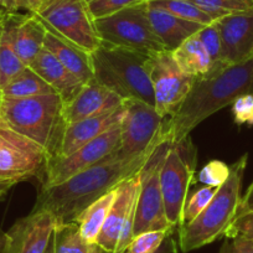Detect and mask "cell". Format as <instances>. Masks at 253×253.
Here are the masks:
<instances>
[{
    "mask_svg": "<svg viewBox=\"0 0 253 253\" xmlns=\"http://www.w3.org/2000/svg\"><path fill=\"white\" fill-rule=\"evenodd\" d=\"M45 1L46 0H9L8 11L9 14H13L25 10L28 14H34Z\"/></svg>",
    "mask_w": 253,
    "mask_h": 253,
    "instance_id": "obj_37",
    "label": "cell"
},
{
    "mask_svg": "<svg viewBox=\"0 0 253 253\" xmlns=\"http://www.w3.org/2000/svg\"><path fill=\"white\" fill-rule=\"evenodd\" d=\"M247 154L230 167L227 180L216 190L212 200L193 221L177 228V246L184 253L215 242L225 233L240 210L242 180L247 167Z\"/></svg>",
    "mask_w": 253,
    "mask_h": 253,
    "instance_id": "obj_3",
    "label": "cell"
},
{
    "mask_svg": "<svg viewBox=\"0 0 253 253\" xmlns=\"http://www.w3.org/2000/svg\"><path fill=\"white\" fill-rule=\"evenodd\" d=\"M225 237L230 240L238 238L253 242V210L236 216L226 231Z\"/></svg>",
    "mask_w": 253,
    "mask_h": 253,
    "instance_id": "obj_35",
    "label": "cell"
},
{
    "mask_svg": "<svg viewBox=\"0 0 253 253\" xmlns=\"http://www.w3.org/2000/svg\"><path fill=\"white\" fill-rule=\"evenodd\" d=\"M43 47L50 51L70 72L81 80L84 84L93 81V66L91 53L82 50L74 42L62 38L51 29L46 28Z\"/></svg>",
    "mask_w": 253,
    "mask_h": 253,
    "instance_id": "obj_21",
    "label": "cell"
},
{
    "mask_svg": "<svg viewBox=\"0 0 253 253\" xmlns=\"http://www.w3.org/2000/svg\"><path fill=\"white\" fill-rule=\"evenodd\" d=\"M123 113L124 106L122 104L106 113L84 119L66 126L61 138L58 152L55 157H67L71 153L76 152L82 145L96 139L97 137L119 124Z\"/></svg>",
    "mask_w": 253,
    "mask_h": 253,
    "instance_id": "obj_18",
    "label": "cell"
},
{
    "mask_svg": "<svg viewBox=\"0 0 253 253\" xmlns=\"http://www.w3.org/2000/svg\"><path fill=\"white\" fill-rule=\"evenodd\" d=\"M242 1H245V3L247 4V5L253 6V0H242Z\"/></svg>",
    "mask_w": 253,
    "mask_h": 253,
    "instance_id": "obj_48",
    "label": "cell"
},
{
    "mask_svg": "<svg viewBox=\"0 0 253 253\" xmlns=\"http://www.w3.org/2000/svg\"><path fill=\"white\" fill-rule=\"evenodd\" d=\"M25 67L24 62L14 50L10 31L4 23L3 34L0 39V89Z\"/></svg>",
    "mask_w": 253,
    "mask_h": 253,
    "instance_id": "obj_27",
    "label": "cell"
},
{
    "mask_svg": "<svg viewBox=\"0 0 253 253\" xmlns=\"http://www.w3.org/2000/svg\"><path fill=\"white\" fill-rule=\"evenodd\" d=\"M18 180H1L0 181V201L5 198V195L8 194L9 190L14 186V185L18 184Z\"/></svg>",
    "mask_w": 253,
    "mask_h": 253,
    "instance_id": "obj_41",
    "label": "cell"
},
{
    "mask_svg": "<svg viewBox=\"0 0 253 253\" xmlns=\"http://www.w3.org/2000/svg\"><path fill=\"white\" fill-rule=\"evenodd\" d=\"M48 154L40 144L20 134L0 118V172L24 181L42 172Z\"/></svg>",
    "mask_w": 253,
    "mask_h": 253,
    "instance_id": "obj_13",
    "label": "cell"
},
{
    "mask_svg": "<svg viewBox=\"0 0 253 253\" xmlns=\"http://www.w3.org/2000/svg\"><path fill=\"white\" fill-rule=\"evenodd\" d=\"M221 39V63L225 67L253 57V6L215 20Z\"/></svg>",
    "mask_w": 253,
    "mask_h": 253,
    "instance_id": "obj_15",
    "label": "cell"
},
{
    "mask_svg": "<svg viewBox=\"0 0 253 253\" xmlns=\"http://www.w3.org/2000/svg\"><path fill=\"white\" fill-rule=\"evenodd\" d=\"M0 93L1 97H8V98H29V97L52 94L56 92L33 69L26 66L0 89Z\"/></svg>",
    "mask_w": 253,
    "mask_h": 253,
    "instance_id": "obj_25",
    "label": "cell"
},
{
    "mask_svg": "<svg viewBox=\"0 0 253 253\" xmlns=\"http://www.w3.org/2000/svg\"><path fill=\"white\" fill-rule=\"evenodd\" d=\"M154 253H177V243L174 238V233L168 236L163 245Z\"/></svg>",
    "mask_w": 253,
    "mask_h": 253,
    "instance_id": "obj_40",
    "label": "cell"
},
{
    "mask_svg": "<svg viewBox=\"0 0 253 253\" xmlns=\"http://www.w3.org/2000/svg\"><path fill=\"white\" fill-rule=\"evenodd\" d=\"M230 167L220 160H211L199 172V180L206 186L220 187L230 175Z\"/></svg>",
    "mask_w": 253,
    "mask_h": 253,
    "instance_id": "obj_33",
    "label": "cell"
},
{
    "mask_svg": "<svg viewBox=\"0 0 253 253\" xmlns=\"http://www.w3.org/2000/svg\"><path fill=\"white\" fill-rule=\"evenodd\" d=\"M139 171L117 187L114 203L96 241L107 253H124L134 237L133 228L140 189Z\"/></svg>",
    "mask_w": 253,
    "mask_h": 253,
    "instance_id": "obj_11",
    "label": "cell"
},
{
    "mask_svg": "<svg viewBox=\"0 0 253 253\" xmlns=\"http://www.w3.org/2000/svg\"><path fill=\"white\" fill-rule=\"evenodd\" d=\"M6 243V232L0 230V253L4 252V248H5Z\"/></svg>",
    "mask_w": 253,
    "mask_h": 253,
    "instance_id": "obj_42",
    "label": "cell"
},
{
    "mask_svg": "<svg viewBox=\"0 0 253 253\" xmlns=\"http://www.w3.org/2000/svg\"><path fill=\"white\" fill-rule=\"evenodd\" d=\"M231 106L236 123L253 126V93L242 94Z\"/></svg>",
    "mask_w": 253,
    "mask_h": 253,
    "instance_id": "obj_36",
    "label": "cell"
},
{
    "mask_svg": "<svg viewBox=\"0 0 253 253\" xmlns=\"http://www.w3.org/2000/svg\"><path fill=\"white\" fill-rule=\"evenodd\" d=\"M149 0H89L87 1L88 9L93 19L111 15L128 6L144 3Z\"/></svg>",
    "mask_w": 253,
    "mask_h": 253,
    "instance_id": "obj_34",
    "label": "cell"
},
{
    "mask_svg": "<svg viewBox=\"0 0 253 253\" xmlns=\"http://www.w3.org/2000/svg\"><path fill=\"white\" fill-rule=\"evenodd\" d=\"M124 113L119 122V158L133 157L145 152L158 139L164 119L155 107L138 99H124Z\"/></svg>",
    "mask_w": 253,
    "mask_h": 253,
    "instance_id": "obj_14",
    "label": "cell"
},
{
    "mask_svg": "<svg viewBox=\"0 0 253 253\" xmlns=\"http://www.w3.org/2000/svg\"><path fill=\"white\" fill-rule=\"evenodd\" d=\"M187 138L179 144L170 145L160 170V187L165 216L175 230L184 223V208L187 193L195 177V153L186 147Z\"/></svg>",
    "mask_w": 253,
    "mask_h": 253,
    "instance_id": "obj_8",
    "label": "cell"
},
{
    "mask_svg": "<svg viewBox=\"0 0 253 253\" xmlns=\"http://www.w3.org/2000/svg\"><path fill=\"white\" fill-rule=\"evenodd\" d=\"M209 16L217 20L233 11L246 10L251 8L242 0H189Z\"/></svg>",
    "mask_w": 253,
    "mask_h": 253,
    "instance_id": "obj_31",
    "label": "cell"
},
{
    "mask_svg": "<svg viewBox=\"0 0 253 253\" xmlns=\"http://www.w3.org/2000/svg\"><path fill=\"white\" fill-rule=\"evenodd\" d=\"M94 80L122 99H138L155 107L148 70V53L101 42L91 53Z\"/></svg>",
    "mask_w": 253,
    "mask_h": 253,
    "instance_id": "obj_4",
    "label": "cell"
},
{
    "mask_svg": "<svg viewBox=\"0 0 253 253\" xmlns=\"http://www.w3.org/2000/svg\"><path fill=\"white\" fill-rule=\"evenodd\" d=\"M45 253H53V235H52V237H51V241H50V243H48L47 248H46Z\"/></svg>",
    "mask_w": 253,
    "mask_h": 253,
    "instance_id": "obj_44",
    "label": "cell"
},
{
    "mask_svg": "<svg viewBox=\"0 0 253 253\" xmlns=\"http://www.w3.org/2000/svg\"><path fill=\"white\" fill-rule=\"evenodd\" d=\"M8 4H9V0H0V5L3 6L6 11H8ZM9 13V11H8Z\"/></svg>",
    "mask_w": 253,
    "mask_h": 253,
    "instance_id": "obj_45",
    "label": "cell"
},
{
    "mask_svg": "<svg viewBox=\"0 0 253 253\" xmlns=\"http://www.w3.org/2000/svg\"><path fill=\"white\" fill-rule=\"evenodd\" d=\"M148 18L155 35L164 43L168 51H174L186 39L195 35L205 25L187 21L172 15L169 11L153 5L148 1Z\"/></svg>",
    "mask_w": 253,
    "mask_h": 253,
    "instance_id": "obj_22",
    "label": "cell"
},
{
    "mask_svg": "<svg viewBox=\"0 0 253 253\" xmlns=\"http://www.w3.org/2000/svg\"><path fill=\"white\" fill-rule=\"evenodd\" d=\"M121 147V128L114 126L106 133L82 145L67 157L48 158L41 177V187H51L74 175L114 157Z\"/></svg>",
    "mask_w": 253,
    "mask_h": 253,
    "instance_id": "obj_10",
    "label": "cell"
},
{
    "mask_svg": "<svg viewBox=\"0 0 253 253\" xmlns=\"http://www.w3.org/2000/svg\"><path fill=\"white\" fill-rule=\"evenodd\" d=\"M63 101L57 93L29 98H0V118L11 129L40 144L52 158L65 130Z\"/></svg>",
    "mask_w": 253,
    "mask_h": 253,
    "instance_id": "obj_5",
    "label": "cell"
},
{
    "mask_svg": "<svg viewBox=\"0 0 253 253\" xmlns=\"http://www.w3.org/2000/svg\"><path fill=\"white\" fill-rule=\"evenodd\" d=\"M11 35L15 52L25 66H30L43 48L46 29L33 14H9L4 20Z\"/></svg>",
    "mask_w": 253,
    "mask_h": 253,
    "instance_id": "obj_19",
    "label": "cell"
},
{
    "mask_svg": "<svg viewBox=\"0 0 253 253\" xmlns=\"http://www.w3.org/2000/svg\"><path fill=\"white\" fill-rule=\"evenodd\" d=\"M4 29V21H0V39H1V34H3Z\"/></svg>",
    "mask_w": 253,
    "mask_h": 253,
    "instance_id": "obj_47",
    "label": "cell"
},
{
    "mask_svg": "<svg viewBox=\"0 0 253 253\" xmlns=\"http://www.w3.org/2000/svg\"><path fill=\"white\" fill-rule=\"evenodd\" d=\"M251 210H253V182L250 185L247 193H246V195L242 198L240 210H238L237 215H241V213H245Z\"/></svg>",
    "mask_w": 253,
    "mask_h": 253,
    "instance_id": "obj_39",
    "label": "cell"
},
{
    "mask_svg": "<svg viewBox=\"0 0 253 253\" xmlns=\"http://www.w3.org/2000/svg\"><path fill=\"white\" fill-rule=\"evenodd\" d=\"M1 180H14V179H9L6 175H4V174H1V172H0V181H1ZM19 182H20V181H19Z\"/></svg>",
    "mask_w": 253,
    "mask_h": 253,
    "instance_id": "obj_46",
    "label": "cell"
},
{
    "mask_svg": "<svg viewBox=\"0 0 253 253\" xmlns=\"http://www.w3.org/2000/svg\"><path fill=\"white\" fill-rule=\"evenodd\" d=\"M198 38L200 39V41L203 42L204 47L206 48V51L210 55L211 61L213 63V70L212 74L221 71V70L226 69L221 63V39L220 34H218L217 28L215 25V21L209 25H205L204 28H201L200 30L196 33ZM210 76V75H209Z\"/></svg>",
    "mask_w": 253,
    "mask_h": 253,
    "instance_id": "obj_30",
    "label": "cell"
},
{
    "mask_svg": "<svg viewBox=\"0 0 253 253\" xmlns=\"http://www.w3.org/2000/svg\"><path fill=\"white\" fill-rule=\"evenodd\" d=\"M0 98H1V93H0Z\"/></svg>",
    "mask_w": 253,
    "mask_h": 253,
    "instance_id": "obj_49",
    "label": "cell"
},
{
    "mask_svg": "<svg viewBox=\"0 0 253 253\" xmlns=\"http://www.w3.org/2000/svg\"><path fill=\"white\" fill-rule=\"evenodd\" d=\"M33 15L87 52L92 53L101 45L86 0H46Z\"/></svg>",
    "mask_w": 253,
    "mask_h": 253,
    "instance_id": "obj_7",
    "label": "cell"
},
{
    "mask_svg": "<svg viewBox=\"0 0 253 253\" xmlns=\"http://www.w3.org/2000/svg\"><path fill=\"white\" fill-rule=\"evenodd\" d=\"M252 89L253 57L210 76L195 79L176 113L163 122V138L171 144H179L201 122L231 106L242 94L252 93Z\"/></svg>",
    "mask_w": 253,
    "mask_h": 253,
    "instance_id": "obj_2",
    "label": "cell"
},
{
    "mask_svg": "<svg viewBox=\"0 0 253 253\" xmlns=\"http://www.w3.org/2000/svg\"><path fill=\"white\" fill-rule=\"evenodd\" d=\"M163 140L164 138L160 133L158 139L140 154L126 158H119L116 154L61 184L41 187L33 210L51 212L56 225L74 222L97 199L137 174Z\"/></svg>",
    "mask_w": 253,
    "mask_h": 253,
    "instance_id": "obj_1",
    "label": "cell"
},
{
    "mask_svg": "<svg viewBox=\"0 0 253 253\" xmlns=\"http://www.w3.org/2000/svg\"><path fill=\"white\" fill-rule=\"evenodd\" d=\"M56 221L48 211H34L19 218L6 231V243L3 253H45Z\"/></svg>",
    "mask_w": 253,
    "mask_h": 253,
    "instance_id": "obj_16",
    "label": "cell"
},
{
    "mask_svg": "<svg viewBox=\"0 0 253 253\" xmlns=\"http://www.w3.org/2000/svg\"><path fill=\"white\" fill-rule=\"evenodd\" d=\"M171 53L181 71L194 79H203L212 74V61L196 34L186 39Z\"/></svg>",
    "mask_w": 253,
    "mask_h": 253,
    "instance_id": "obj_23",
    "label": "cell"
},
{
    "mask_svg": "<svg viewBox=\"0 0 253 253\" xmlns=\"http://www.w3.org/2000/svg\"><path fill=\"white\" fill-rule=\"evenodd\" d=\"M33 69L53 91L62 98L63 103L71 101L86 84L77 79L62 63L45 47L40 51L35 60L31 62Z\"/></svg>",
    "mask_w": 253,
    "mask_h": 253,
    "instance_id": "obj_20",
    "label": "cell"
},
{
    "mask_svg": "<svg viewBox=\"0 0 253 253\" xmlns=\"http://www.w3.org/2000/svg\"><path fill=\"white\" fill-rule=\"evenodd\" d=\"M86 1H89V0H86Z\"/></svg>",
    "mask_w": 253,
    "mask_h": 253,
    "instance_id": "obj_50",
    "label": "cell"
},
{
    "mask_svg": "<svg viewBox=\"0 0 253 253\" xmlns=\"http://www.w3.org/2000/svg\"><path fill=\"white\" fill-rule=\"evenodd\" d=\"M147 8L148 1H144L94 19V26L102 42L148 55L167 50L153 31Z\"/></svg>",
    "mask_w": 253,
    "mask_h": 253,
    "instance_id": "obj_6",
    "label": "cell"
},
{
    "mask_svg": "<svg viewBox=\"0 0 253 253\" xmlns=\"http://www.w3.org/2000/svg\"><path fill=\"white\" fill-rule=\"evenodd\" d=\"M220 253H253V242L238 238H227Z\"/></svg>",
    "mask_w": 253,
    "mask_h": 253,
    "instance_id": "obj_38",
    "label": "cell"
},
{
    "mask_svg": "<svg viewBox=\"0 0 253 253\" xmlns=\"http://www.w3.org/2000/svg\"><path fill=\"white\" fill-rule=\"evenodd\" d=\"M217 189L218 187L213 186H203L196 190L195 193L187 199L184 208V223L182 225L193 221L194 218L198 217L203 212L204 209L212 200Z\"/></svg>",
    "mask_w": 253,
    "mask_h": 253,
    "instance_id": "obj_32",
    "label": "cell"
},
{
    "mask_svg": "<svg viewBox=\"0 0 253 253\" xmlns=\"http://www.w3.org/2000/svg\"><path fill=\"white\" fill-rule=\"evenodd\" d=\"M117 195V187L111 190L103 196L97 199L87 209H84L76 217L74 222L79 225L82 238L89 243H96L97 237L101 232L107 215L111 210Z\"/></svg>",
    "mask_w": 253,
    "mask_h": 253,
    "instance_id": "obj_24",
    "label": "cell"
},
{
    "mask_svg": "<svg viewBox=\"0 0 253 253\" xmlns=\"http://www.w3.org/2000/svg\"><path fill=\"white\" fill-rule=\"evenodd\" d=\"M53 253H107L97 243L82 238L76 222L56 225L53 231Z\"/></svg>",
    "mask_w": 253,
    "mask_h": 253,
    "instance_id": "obj_26",
    "label": "cell"
},
{
    "mask_svg": "<svg viewBox=\"0 0 253 253\" xmlns=\"http://www.w3.org/2000/svg\"><path fill=\"white\" fill-rule=\"evenodd\" d=\"M8 15H9L8 11H6L5 9L3 8V6L0 5V21H4V20H5V18H6V16H8Z\"/></svg>",
    "mask_w": 253,
    "mask_h": 253,
    "instance_id": "obj_43",
    "label": "cell"
},
{
    "mask_svg": "<svg viewBox=\"0 0 253 253\" xmlns=\"http://www.w3.org/2000/svg\"><path fill=\"white\" fill-rule=\"evenodd\" d=\"M175 231L176 230H154L139 233L133 237L124 253H154L163 245L165 238Z\"/></svg>",
    "mask_w": 253,
    "mask_h": 253,
    "instance_id": "obj_29",
    "label": "cell"
},
{
    "mask_svg": "<svg viewBox=\"0 0 253 253\" xmlns=\"http://www.w3.org/2000/svg\"><path fill=\"white\" fill-rule=\"evenodd\" d=\"M149 3L169 11L170 14L177 18L201 24V25H209L215 21L189 0H149Z\"/></svg>",
    "mask_w": 253,
    "mask_h": 253,
    "instance_id": "obj_28",
    "label": "cell"
},
{
    "mask_svg": "<svg viewBox=\"0 0 253 253\" xmlns=\"http://www.w3.org/2000/svg\"><path fill=\"white\" fill-rule=\"evenodd\" d=\"M122 104L123 99L118 94L93 80L84 84L71 101L63 103L65 128L84 119L106 113Z\"/></svg>",
    "mask_w": 253,
    "mask_h": 253,
    "instance_id": "obj_17",
    "label": "cell"
},
{
    "mask_svg": "<svg viewBox=\"0 0 253 253\" xmlns=\"http://www.w3.org/2000/svg\"><path fill=\"white\" fill-rule=\"evenodd\" d=\"M170 145L171 143L169 140L160 142L140 169V189L133 236L145 231L175 230L165 216L160 187V170Z\"/></svg>",
    "mask_w": 253,
    "mask_h": 253,
    "instance_id": "obj_9",
    "label": "cell"
},
{
    "mask_svg": "<svg viewBox=\"0 0 253 253\" xmlns=\"http://www.w3.org/2000/svg\"><path fill=\"white\" fill-rule=\"evenodd\" d=\"M148 70L154 92L155 109L163 119L170 118L186 98L195 79L181 71L171 51L168 50L150 53Z\"/></svg>",
    "mask_w": 253,
    "mask_h": 253,
    "instance_id": "obj_12",
    "label": "cell"
}]
</instances>
